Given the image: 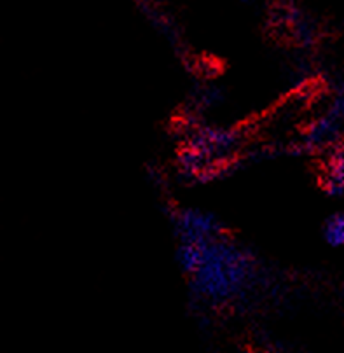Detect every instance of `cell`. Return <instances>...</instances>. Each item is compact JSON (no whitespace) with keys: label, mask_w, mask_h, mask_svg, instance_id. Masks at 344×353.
<instances>
[{"label":"cell","mask_w":344,"mask_h":353,"mask_svg":"<svg viewBox=\"0 0 344 353\" xmlns=\"http://www.w3.org/2000/svg\"><path fill=\"white\" fill-rule=\"evenodd\" d=\"M323 238L332 247L344 245V214H334L323 224Z\"/></svg>","instance_id":"2"},{"label":"cell","mask_w":344,"mask_h":353,"mask_svg":"<svg viewBox=\"0 0 344 353\" xmlns=\"http://www.w3.org/2000/svg\"><path fill=\"white\" fill-rule=\"evenodd\" d=\"M329 182L334 191L344 189V142L334 150L329 161Z\"/></svg>","instance_id":"1"}]
</instances>
